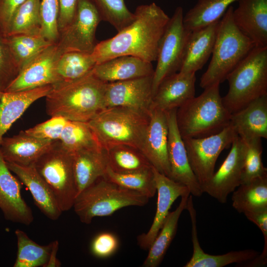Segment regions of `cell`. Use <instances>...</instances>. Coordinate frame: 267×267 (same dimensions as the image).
<instances>
[{
    "mask_svg": "<svg viewBox=\"0 0 267 267\" xmlns=\"http://www.w3.org/2000/svg\"><path fill=\"white\" fill-rule=\"evenodd\" d=\"M190 194L188 193L181 196L177 208L169 212L162 227L148 249L149 252L142 267H157L162 263L175 236L179 217L186 209L187 199Z\"/></svg>",
    "mask_w": 267,
    "mask_h": 267,
    "instance_id": "obj_29",
    "label": "cell"
},
{
    "mask_svg": "<svg viewBox=\"0 0 267 267\" xmlns=\"http://www.w3.org/2000/svg\"><path fill=\"white\" fill-rule=\"evenodd\" d=\"M106 83L95 77L92 71L79 80L52 87L45 96L46 113L50 117L89 122L105 109Z\"/></svg>",
    "mask_w": 267,
    "mask_h": 267,
    "instance_id": "obj_2",
    "label": "cell"
},
{
    "mask_svg": "<svg viewBox=\"0 0 267 267\" xmlns=\"http://www.w3.org/2000/svg\"><path fill=\"white\" fill-rule=\"evenodd\" d=\"M242 139L267 138V94L231 113L230 123Z\"/></svg>",
    "mask_w": 267,
    "mask_h": 267,
    "instance_id": "obj_26",
    "label": "cell"
},
{
    "mask_svg": "<svg viewBox=\"0 0 267 267\" xmlns=\"http://www.w3.org/2000/svg\"><path fill=\"white\" fill-rule=\"evenodd\" d=\"M34 166L50 188L61 211L72 208L77 195L73 154L59 141L54 140Z\"/></svg>",
    "mask_w": 267,
    "mask_h": 267,
    "instance_id": "obj_8",
    "label": "cell"
},
{
    "mask_svg": "<svg viewBox=\"0 0 267 267\" xmlns=\"http://www.w3.org/2000/svg\"><path fill=\"white\" fill-rule=\"evenodd\" d=\"M20 72L6 36L0 30V91H5Z\"/></svg>",
    "mask_w": 267,
    "mask_h": 267,
    "instance_id": "obj_41",
    "label": "cell"
},
{
    "mask_svg": "<svg viewBox=\"0 0 267 267\" xmlns=\"http://www.w3.org/2000/svg\"><path fill=\"white\" fill-rule=\"evenodd\" d=\"M52 88L46 86L17 92L0 91V143L5 133L28 108Z\"/></svg>",
    "mask_w": 267,
    "mask_h": 267,
    "instance_id": "obj_28",
    "label": "cell"
},
{
    "mask_svg": "<svg viewBox=\"0 0 267 267\" xmlns=\"http://www.w3.org/2000/svg\"><path fill=\"white\" fill-rule=\"evenodd\" d=\"M228 90L222 97L230 113L267 94V46H255L226 77Z\"/></svg>",
    "mask_w": 267,
    "mask_h": 267,
    "instance_id": "obj_5",
    "label": "cell"
},
{
    "mask_svg": "<svg viewBox=\"0 0 267 267\" xmlns=\"http://www.w3.org/2000/svg\"><path fill=\"white\" fill-rule=\"evenodd\" d=\"M232 193V206L240 213L267 207V175L240 184Z\"/></svg>",
    "mask_w": 267,
    "mask_h": 267,
    "instance_id": "obj_31",
    "label": "cell"
},
{
    "mask_svg": "<svg viewBox=\"0 0 267 267\" xmlns=\"http://www.w3.org/2000/svg\"><path fill=\"white\" fill-rule=\"evenodd\" d=\"M52 248L50 253L48 261L45 267H59L61 265L60 261L57 258V254L59 247V243L57 240L52 242Z\"/></svg>",
    "mask_w": 267,
    "mask_h": 267,
    "instance_id": "obj_48",
    "label": "cell"
},
{
    "mask_svg": "<svg viewBox=\"0 0 267 267\" xmlns=\"http://www.w3.org/2000/svg\"><path fill=\"white\" fill-rule=\"evenodd\" d=\"M220 22V19L191 31L178 72L195 74L204 66L212 53Z\"/></svg>",
    "mask_w": 267,
    "mask_h": 267,
    "instance_id": "obj_24",
    "label": "cell"
},
{
    "mask_svg": "<svg viewBox=\"0 0 267 267\" xmlns=\"http://www.w3.org/2000/svg\"><path fill=\"white\" fill-rule=\"evenodd\" d=\"M242 140L245 148L241 183L267 175V169L262 161V138H252Z\"/></svg>",
    "mask_w": 267,
    "mask_h": 267,
    "instance_id": "obj_40",
    "label": "cell"
},
{
    "mask_svg": "<svg viewBox=\"0 0 267 267\" xmlns=\"http://www.w3.org/2000/svg\"><path fill=\"white\" fill-rule=\"evenodd\" d=\"M101 20L91 0H79L73 20L59 32L56 43L62 54L72 51L91 53L97 44L95 32Z\"/></svg>",
    "mask_w": 267,
    "mask_h": 267,
    "instance_id": "obj_11",
    "label": "cell"
},
{
    "mask_svg": "<svg viewBox=\"0 0 267 267\" xmlns=\"http://www.w3.org/2000/svg\"><path fill=\"white\" fill-rule=\"evenodd\" d=\"M17 252L14 267H45L52 243L41 245L32 240L23 230L15 231Z\"/></svg>",
    "mask_w": 267,
    "mask_h": 267,
    "instance_id": "obj_33",
    "label": "cell"
},
{
    "mask_svg": "<svg viewBox=\"0 0 267 267\" xmlns=\"http://www.w3.org/2000/svg\"><path fill=\"white\" fill-rule=\"evenodd\" d=\"M68 119L61 116H53L47 121L25 130L32 136L50 140H58Z\"/></svg>",
    "mask_w": 267,
    "mask_h": 267,
    "instance_id": "obj_43",
    "label": "cell"
},
{
    "mask_svg": "<svg viewBox=\"0 0 267 267\" xmlns=\"http://www.w3.org/2000/svg\"><path fill=\"white\" fill-rule=\"evenodd\" d=\"M59 15L58 28L59 32L68 26L73 20L79 0H58Z\"/></svg>",
    "mask_w": 267,
    "mask_h": 267,
    "instance_id": "obj_46",
    "label": "cell"
},
{
    "mask_svg": "<svg viewBox=\"0 0 267 267\" xmlns=\"http://www.w3.org/2000/svg\"><path fill=\"white\" fill-rule=\"evenodd\" d=\"M177 109L166 112L168 126V157L170 178L185 185L192 195L200 197L203 192L189 163L183 140L176 120Z\"/></svg>",
    "mask_w": 267,
    "mask_h": 267,
    "instance_id": "obj_14",
    "label": "cell"
},
{
    "mask_svg": "<svg viewBox=\"0 0 267 267\" xmlns=\"http://www.w3.org/2000/svg\"><path fill=\"white\" fill-rule=\"evenodd\" d=\"M244 215L249 221L254 223L261 230L264 238V246L259 258L262 261H267V207L247 212Z\"/></svg>",
    "mask_w": 267,
    "mask_h": 267,
    "instance_id": "obj_45",
    "label": "cell"
},
{
    "mask_svg": "<svg viewBox=\"0 0 267 267\" xmlns=\"http://www.w3.org/2000/svg\"><path fill=\"white\" fill-rule=\"evenodd\" d=\"M41 0H26L14 12L6 36L16 34H41Z\"/></svg>",
    "mask_w": 267,
    "mask_h": 267,
    "instance_id": "obj_35",
    "label": "cell"
},
{
    "mask_svg": "<svg viewBox=\"0 0 267 267\" xmlns=\"http://www.w3.org/2000/svg\"><path fill=\"white\" fill-rule=\"evenodd\" d=\"M195 74L179 72L164 78L153 96L151 107L164 112L178 109L195 96Z\"/></svg>",
    "mask_w": 267,
    "mask_h": 267,
    "instance_id": "obj_20",
    "label": "cell"
},
{
    "mask_svg": "<svg viewBox=\"0 0 267 267\" xmlns=\"http://www.w3.org/2000/svg\"><path fill=\"white\" fill-rule=\"evenodd\" d=\"M219 86L216 83L206 88L177 109V124L182 139L207 136L229 124L231 113L223 104Z\"/></svg>",
    "mask_w": 267,
    "mask_h": 267,
    "instance_id": "obj_3",
    "label": "cell"
},
{
    "mask_svg": "<svg viewBox=\"0 0 267 267\" xmlns=\"http://www.w3.org/2000/svg\"><path fill=\"white\" fill-rule=\"evenodd\" d=\"M26 0H0V30L5 36L13 13Z\"/></svg>",
    "mask_w": 267,
    "mask_h": 267,
    "instance_id": "obj_47",
    "label": "cell"
},
{
    "mask_svg": "<svg viewBox=\"0 0 267 267\" xmlns=\"http://www.w3.org/2000/svg\"><path fill=\"white\" fill-rule=\"evenodd\" d=\"M237 135L229 124L218 133L207 136L183 139L189 163L201 188L215 173L221 153L231 146Z\"/></svg>",
    "mask_w": 267,
    "mask_h": 267,
    "instance_id": "obj_10",
    "label": "cell"
},
{
    "mask_svg": "<svg viewBox=\"0 0 267 267\" xmlns=\"http://www.w3.org/2000/svg\"><path fill=\"white\" fill-rule=\"evenodd\" d=\"M101 20L110 24L119 32L133 20L134 14L127 7L125 0H91Z\"/></svg>",
    "mask_w": 267,
    "mask_h": 267,
    "instance_id": "obj_39",
    "label": "cell"
},
{
    "mask_svg": "<svg viewBox=\"0 0 267 267\" xmlns=\"http://www.w3.org/2000/svg\"><path fill=\"white\" fill-rule=\"evenodd\" d=\"M61 54L56 43L52 44L21 70L5 91L17 92L53 86L56 82V63Z\"/></svg>",
    "mask_w": 267,
    "mask_h": 267,
    "instance_id": "obj_15",
    "label": "cell"
},
{
    "mask_svg": "<svg viewBox=\"0 0 267 267\" xmlns=\"http://www.w3.org/2000/svg\"><path fill=\"white\" fill-rule=\"evenodd\" d=\"M238 0H198L183 16V24L189 31L201 29L219 20L231 4Z\"/></svg>",
    "mask_w": 267,
    "mask_h": 267,
    "instance_id": "obj_32",
    "label": "cell"
},
{
    "mask_svg": "<svg viewBox=\"0 0 267 267\" xmlns=\"http://www.w3.org/2000/svg\"><path fill=\"white\" fill-rule=\"evenodd\" d=\"M108 166L106 150L101 147L74 153L73 167L77 195L99 178L104 177Z\"/></svg>",
    "mask_w": 267,
    "mask_h": 267,
    "instance_id": "obj_27",
    "label": "cell"
},
{
    "mask_svg": "<svg viewBox=\"0 0 267 267\" xmlns=\"http://www.w3.org/2000/svg\"><path fill=\"white\" fill-rule=\"evenodd\" d=\"M185 209L188 211L191 220L193 253L184 267H222L233 263L239 265L254 259L260 254L253 249L231 251L218 255L205 253L198 240L196 212L191 194L188 197Z\"/></svg>",
    "mask_w": 267,
    "mask_h": 267,
    "instance_id": "obj_19",
    "label": "cell"
},
{
    "mask_svg": "<svg viewBox=\"0 0 267 267\" xmlns=\"http://www.w3.org/2000/svg\"><path fill=\"white\" fill-rule=\"evenodd\" d=\"M233 11V6L230 5L220 19L211 61L200 78L202 88L222 83L255 47L254 43L236 26Z\"/></svg>",
    "mask_w": 267,
    "mask_h": 267,
    "instance_id": "obj_4",
    "label": "cell"
},
{
    "mask_svg": "<svg viewBox=\"0 0 267 267\" xmlns=\"http://www.w3.org/2000/svg\"><path fill=\"white\" fill-rule=\"evenodd\" d=\"M153 75L107 83L105 109L122 107L149 115L153 95Z\"/></svg>",
    "mask_w": 267,
    "mask_h": 267,
    "instance_id": "obj_12",
    "label": "cell"
},
{
    "mask_svg": "<svg viewBox=\"0 0 267 267\" xmlns=\"http://www.w3.org/2000/svg\"><path fill=\"white\" fill-rule=\"evenodd\" d=\"M41 34L48 41L56 43L59 37L58 0H41Z\"/></svg>",
    "mask_w": 267,
    "mask_h": 267,
    "instance_id": "obj_42",
    "label": "cell"
},
{
    "mask_svg": "<svg viewBox=\"0 0 267 267\" xmlns=\"http://www.w3.org/2000/svg\"><path fill=\"white\" fill-rule=\"evenodd\" d=\"M96 64L92 53L77 51L63 53L56 63V82L52 87L84 78L92 72Z\"/></svg>",
    "mask_w": 267,
    "mask_h": 267,
    "instance_id": "obj_30",
    "label": "cell"
},
{
    "mask_svg": "<svg viewBox=\"0 0 267 267\" xmlns=\"http://www.w3.org/2000/svg\"><path fill=\"white\" fill-rule=\"evenodd\" d=\"M105 150L108 166L114 172H129L152 167L143 154L133 147L121 145Z\"/></svg>",
    "mask_w": 267,
    "mask_h": 267,
    "instance_id": "obj_37",
    "label": "cell"
},
{
    "mask_svg": "<svg viewBox=\"0 0 267 267\" xmlns=\"http://www.w3.org/2000/svg\"><path fill=\"white\" fill-rule=\"evenodd\" d=\"M149 198L101 177L76 196L73 208L80 221L90 223L96 217L111 215L128 206H143Z\"/></svg>",
    "mask_w": 267,
    "mask_h": 267,
    "instance_id": "obj_6",
    "label": "cell"
},
{
    "mask_svg": "<svg viewBox=\"0 0 267 267\" xmlns=\"http://www.w3.org/2000/svg\"><path fill=\"white\" fill-rule=\"evenodd\" d=\"M58 140L72 154L85 148L102 147L88 122L68 120Z\"/></svg>",
    "mask_w": 267,
    "mask_h": 267,
    "instance_id": "obj_38",
    "label": "cell"
},
{
    "mask_svg": "<svg viewBox=\"0 0 267 267\" xmlns=\"http://www.w3.org/2000/svg\"><path fill=\"white\" fill-rule=\"evenodd\" d=\"M53 141L21 131L11 137L3 136L0 143V150L6 162L22 166L33 165Z\"/></svg>",
    "mask_w": 267,
    "mask_h": 267,
    "instance_id": "obj_23",
    "label": "cell"
},
{
    "mask_svg": "<svg viewBox=\"0 0 267 267\" xmlns=\"http://www.w3.org/2000/svg\"><path fill=\"white\" fill-rule=\"evenodd\" d=\"M154 71L151 62L123 55L96 64L92 74L102 82L111 83L153 75Z\"/></svg>",
    "mask_w": 267,
    "mask_h": 267,
    "instance_id": "obj_25",
    "label": "cell"
},
{
    "mask_svg": "<svg viewBox=\"0 0 267 267\" xmlns=\"http://www.w3.org/2000/svg\"><path fill=\"white\" fill-rule=\"evenodd\" d=\"M149 115L122 107L106 108L88 124L105 150L125 145L139 151L144 140Z\"/></svg>",
    "mask_w": 267,
    "mask_h": 267,
    "instance_id": "obj_7",
    "label": "cell"
},
{
    "mask_svg": "<svg viewBox=\"0 0 267 267\" xmlns=\"http://www.w3.org/2000/svg\"><path fill=\"white\" fill-rule=\"evenodd\" d=\"M245 148L244 141L237 135L222 164L202 187L203 193L221 203L226 202L228 195L241 183Z\"/></svg>",
    "mask_w": 267,
    "mask_h": 267,
    "instance_id": "obj_13",
    "label": "cell"
},
{
    "mask_svg": "<svg viewBox=\"0 0 267 267\" xmlns=\"http://www.w3.org/2000/svg\"><path fill=\"white\" fill-rule=\"evenodd\" d=\"M118 246L119 241L114 234L110 232H102L93 239L90 251L97 258H105L115 253Z\"/></svg>",
    "mask_w": 267,
    "mask_h": 267,
    "instance_id": "obj_44",
    "label": "cell"
},
{
    "mask_svg": "<svg viewBox=\"0 0 267 267\" xmlns=\"http://www.w3.org/2000/svg\"><path fill=\"white\" fill-rule=\"evenodd\" d=\"M168 138V126L166 112L151 108L148 123L140 151L152 167L169 178Z\"/></svg>",
    "mask_w": 267,
    "mask_h": 267,
    "instance_id": "obj_16",
    "label": "cell"
},
{
    "mask_svg": "<svg viewBox=\"0 0 267 267\" xmlns=\"http://www.w3.org/2000/svg\"><path fill=\"white\" fill-rule=\"evenodd\" d=\"M0 210L13 222L29 225L34 220L32 210L22 196L19 180L12 175L0 150Z\"/></svg>",
    "mask_w": 267,
    "mask_h": 267,
    "instance_id": "obj_18",
    "label": "cell"
},
{
    "mask_svg": "<svg viewBox=\"0 0 267 267\" xmlns=\"http://www.w3.org/2000/svg\"><path fill=\"white\" fill-rule=\"evenodd\" d=\"M134 14L128 25L96 44L91 53L96 64L123 55L156 61L159 43L170 17L155 2L138 6Z\"/></svg>",
    "mask_w": 267,
    "mask_h": 267,
    "instance_id": "obj_1",
    "label": "cell"
},
{
    "mask_svg": "<svg viewBox=\"0 0 267 267\" xmlns=\"http://www.w3.org/2000/svg\"><path fill=\"white\" fill-rule=\"evenodd\" d=\"M6 163L12 173L28 188L35 204L41 212L49 219L57 220L63 212L50 188L34 165L22 166Z\"/></svg>",
    "mask_w": 267,
    "mask_h": 267,
    "instance_id": "obj_21",
    "label": "cell"
},
{
    "mask_svg": "<svg viewBox=\"0 0 267 267\" xmlns=\"http://www.w3.org/2000/svg\"><path fill=\"white\" fill-rule=\"evenodd\" d=\"M157 192V208L152 223L146 233L139 235L138 245L149 249L166 220L172 205L179 197L190 193L185 185L175 181L152 167Z\"/></svg>",
    "mask_w": 267,
    "mask_h": 267,
    "instance_id": "obj_17",
    "label": "cell"
},
{
    "mask_svg": "<svg viewBox=\"0 0 267 267\" xmlns=\"http://www.w3.org/2000/svg\"><path fill=\"white\" fill-rule=\"evenodd\" d=\"M152 167L138 171L118 173L108 166L104 178L120 186L138 192L150 198L157 191Z\"/></svg>",
    "mask_w": 267,
    "mask_h": 267,
    "instance_id": "obj_34",
    "label": "cell"
},
{
    "mask_svg": "<svg viewBox=\"0 0 267 267\" xmlns=\"http://www.w3.org/2000/svg\"><path fill=\"white\" fill-rule=\"evenodd\" d=\"M8 44L21 70L52 43L42 34L6 36Z\"/></svg>",
    "mask_w": 267,
    "mask_h": 267,
    "instance_id": "obj_36",
    "label": "cell"
},
{
    "mask_svg": "<svg viewBox=\"0 0 267 267\" xmlns=\"http://www.w3.org/2000/svg\"><path fill=\"white\" fill-rule=\"evenodd\" d=\"M238 1L232 14L236 26L255 46H267V0Z\"/></svg>",
    "mask_w": 267,
    "mask_h": 267,
    "instance_id": "obj_22",
    "label": "cell"
},
{
    "mask_svg": "<svg viewBox=\"0 0 267 267\" xmlns=\"http://www.w3.org/2000/svg\"><path fill=\"white\" fill-rule=\"evenodd\" d=\"M191 32L184 26L182 7H177L159 43L157 65L153 75V95L164 78L179 71Z\"/></svg>",
    "mask_w": 267,
    "mask_h": 267,
    "instance_id": "obj_9",
    "label": "cell"
}]
</instances>
